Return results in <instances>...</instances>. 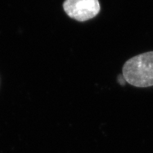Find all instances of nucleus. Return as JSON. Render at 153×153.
I'll list each match as a JSON object with an SVG mask.
<instances>
[{
	"label": "nucleus",
	"instance_id": "f257e3e1",
	"mask_svg": "<svg viewBox=\"0 0 153 153\" xmlns=\"http://www.w3.org/2000/svg\"><path fill=\"white\" fill-rule=\"evenodd\" d=\"M123 75L130 84L138 88L153 85V51L136 56L128 60Z\"/></svg>",
	"mask_w": 153,
	"mask_h": 153
},
{
	"label": "nucleus",
	"instance_id": "f03ea898",
	"mask_svg": "<svg viewBox=\"0 0 153 153\" xmlns=\"http://www.w3.org/2000/svg\"><path fill=\"white\" fill-rule=\"evenodd\" d=\"M63 8L70 17L82 22L97 16L100 6L98 0H65Z\"/></svg>",
	"mask_w": 153,
	"mask_h": 153
}]
</instances>
